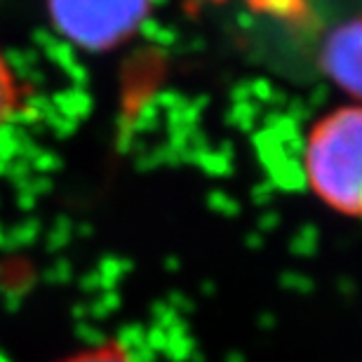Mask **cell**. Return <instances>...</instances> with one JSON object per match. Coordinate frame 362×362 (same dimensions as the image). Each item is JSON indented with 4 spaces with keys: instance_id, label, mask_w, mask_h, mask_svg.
<instances>
[{
    "instance_id": "3957f363",
    "label": "cell",
    "mask_w": 362,
    "mask_h": 362,
    "mask_svg": "<svg viewBox=\"0 0 362 362\" xmlns=\"http://www.w3.org/2000/svg\"><path fill=\"white\" fill-rule=\"evenodd\" d=\"M320 69L339 90L362 101V17L344 21L325 38Z\"/></svg>"
},
{
    "instance_id": "6da1fadb",
    "label": "cell",
    "mask_w": 362,
    "mask_h": 362,
    "mask_svg": "<svg viewBox=\"0 0 362 362\" xmlns=\"http://www.w3.org/2000/svg\"><path fill=\"white\" fill-rule=\"evenodd\" d=\"M303 177L332 212L362 219V104L339 106L308 129Z\"/></svg>"
},
{
    "instance_id": "5b68a950",
    "label": "cell",
    "mask_w": 362,
    "mask_h": 362,
    "mask_svg": "<svg viewBox=\"0 0 362 362\" xmlns=\"http://www.w3.org/2000/svg\"><path fill=\"white\" fill-rule=\"evenodd\" d=\"M19 106V88L10 64L0 52V127L12 118V113Z\"/></svg>"
},
{
    "instance_id": "277c9868",
    "label": "cell",
    "mask_w": 362,
    "mask_h": 362,
    "mask_svg": "<svg viewBox=\"0 0 362 362\" xmlns=\"http://www.w3.org/2000/svg\"><path fill=\"white\" fill-rule=\"evenodd\" d=\"M59 362H139V360H136L120 341H111V339H108L104 344L78 351L74 356L64 358Z\"/></svg>"
},
{
    "instance_id": "7a4b0ae2",
    "label": "cell",
    "mask_w": 362,
    "mask_h": 362,
    "mask_svg": "<svg viewBox=\"0 0 362 362\" xmlns=\"http://www.w3.org/2000/svg\"><path fill=\"white\" fill-rule=\"evenodd\" d=\"M153 0H47L54 28L83 49L104 52L129 40Z\"/></svg>"
}]
</instances>
